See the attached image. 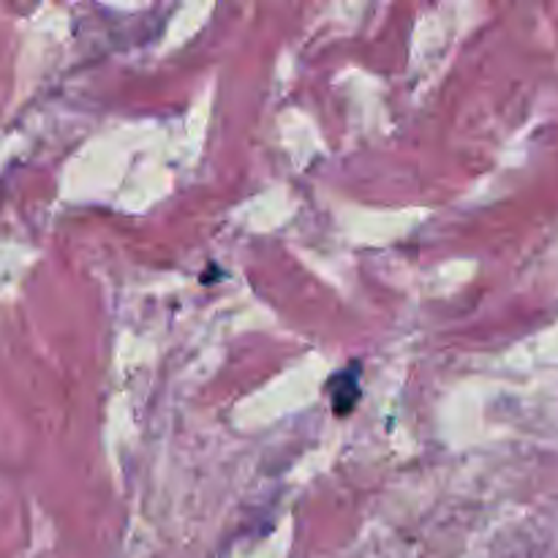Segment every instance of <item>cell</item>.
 I'll return each instance as SVG.
<instances>
[{
  "label": "cell",
  "instance_id": "cell-1",
  "mask_svg": "<svg viewBox=\"0 0 558 558\" xmlns=\"http://www.w3.org/2000/svg\"><path fill=\"white\" fill-rule=\"evenodd\" d=\"M325 392L327 398H330L332 414H336V417H347V414L360 403V371L341 368L338 374L330 376Z\"/></svg>",
  "mask_w": 558,
  "mask_h": 558
}]
</instances>
